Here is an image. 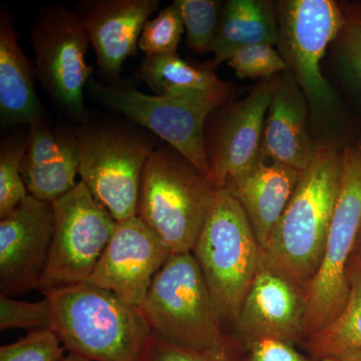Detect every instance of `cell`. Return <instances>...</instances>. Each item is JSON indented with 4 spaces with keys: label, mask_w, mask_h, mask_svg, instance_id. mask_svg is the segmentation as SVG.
I'll return each instance as SVG.
<instances>
[{
    "label": "cell",
    "mask_w": 361,
    "mask_h": 361,
    "mask_svg": "<svg viewBox=\"0 0 361 361\" xmlns=\"http://www.w3.org/2000/svg\"><path fill=\"white\" fill-rule=\"evenodd\" d=\"M341 165V191L324 255L305 291V341L334 322L350 296L348 266L361 224V146L343 149Z\"/></svg>",
    "instance_id": "8"
},
{
    "label": "cell",
    "mask_w": 361,
    "mask_h": 361,
    "mask_svg": "<svg viewBox=\"0 0 361 361\" xmlns=\"http://www.w3.org/2000/svg\"><path fill=\"white\" fill-rule=\"evenodd\" d=\"M70 135H56L44 120L30 126L27 144L21 166L33 167L59 160L65 152Z\"/></svg>",
    "instance_id": "32"
},
{
    "label": "cell",
    "mask_w": 361,
    "mask_h": 361,
    "mask_svg": "<svg viewBox=\"0 0 361 361\" xmlns=\"http://www.w3.org/2000/svg\"><path fill=\"white\" fill-rule=\"evenodd\" d=\"M277 40L274 2L228 0L223 4L219 27L211 51L214 54L211 65L216 68L249 45H274Z\"/></svg>",
    "instance_id": "20"
},
{
    "label": "cell",
    "mask_w": 361,
    "mask_h": 361,
    "mask_svg": "<svg viewBox=\"0 0 361 361\" xmlns=\"http://www.w3.org/2000/svg\"><path fill=\"white\" fill-rule=\"evenodd\" d=\"M187 30L188 47L197 54L212 51L223 4L217 0H175Z\"/></svg>",
    "instance_id": "26"
},
{
    "label": "cell",
    "mask_w": 361,
    "mask_h": 361,
    "mask_svg": "<svg viewBox=\"0 0 361 361\" xmlns=\"http://www.w3.org/2000/svg\"><path fill=\"white\" fill-rule=\"evenodd\" d=\"M75 137L78 175L92 196L116 222L137 216L142 172L153 146L141 135L115 126L85 123Z\"/></svg>",
    "instance_id": "11"
},
{
    "label": "cell",
    "mask_w": 361,
    "mask_h": 361,
    "mask_svg": "<svg viewBox=\"0 0 361 361\" xmlns=\"http://www.w3.org/2000/svg\"><path fill=\"white\" fill-rule=\"evenodd\" d=\"M278 75L259 80L250 94L223 113L211 154V180L220 189L235 176L250 169L261 155L266 116Z\"/></svg>",
    "instance_id": "15"
},
{
    "label": "cell",
    "mask_w": 361,
    "mask_h": 361,
    "mask_svg": "<svg viewBox=\"0 0 361 361\" xmlns=\"http://www.w3.org/2000/svg\"><path fill=\"white\" fill-rule=\"evenodd\" d=\"M350 262L357 266L361 269V224L358 230L357 236H356L355 248H353V257Z\"/></svg>",
    "instance_id": "35"
},
{
    "label": "cell",
    "mask_w": 361,
    "mask_h": 361,
    "mask_svg": "<svg viewBox=\"0 0 361 361\" xmlns=\"http://www.w3.org/2000/svg\"><path fill=\"white\" fill-rule=\"evenodd\" d=\"M350 296L341 315L329 326L308 337L302 344L311 361L350 349H361V269L353 262L348 266Z\"/></svg>",
    "instance_id": "22"
},
{
    "label": "cell",
    "mask_w": 361,
    "mask_h": 361,
    "mask_svg": "<svg viewBox=\"0 0 361 361\" xmlns=\"http://www.w3.org/2000/svg\"><path fill=\"white\" fill-rule=\"evenodd\" d=\"M239 78H269L286 71L284 59L270 44H254L235 52L228 61Z\"/></svg>",
    "instance_id": "30"
},
{
    "label": "cell",
    "mask_w": 361,
    "mask_h": 361,
    "mask_svg": "<svg viewBox=\"0 0 361 361\" xmlns=\"http://www.w3.org/2000/svg\"><path fill=\"white\" fill-rule=\"evenodd\" d=\"M49 329L68 353L90 361H139L152 334L141 308L89 283L44 294Z\"/></svg>",
    "instance_id": "2"
},
{
    "label": "cell",
    "mask_w": 361,
    "mask_h": 361,
    "mask_svg": "<svg viewBox=\"0 0 361 361\" xmlns=\"http://www.w3.org/2000/svg\"><path fill=\"white\" fill-rule=\"evenodd\" d=\"M172 255L137 216L116 223L115 232L85 283L142 308L157 273Z\"/></svg>",
    "instance_id": "12"
},
{
    "label": "cell",
    "mask_w": 361,
    "mask_h": 361,
    "mask_svg": "<svg viewBox=\"0 0 361 361\" xmlns=\"http://www.w3.org/2000/svg\"><path fill=\"white\" fill-rule=\"evenodd\" d=\"M87 90L106 108L155 133L211 180L204 126L207 118L225 103L231 87L215 92L175 90L147 94L129 85H103L92 78Z\"/></svg>",
    "instance_id": "6"
},
{
    "label": "cell",
    "mask_w": 361,
    "mask_h": 361,
    "mask_svg": "<svg viewBox=\"0 0 361 361\" xmlns=\"http://www.w3.org/2000/svg\"><path fill=\"white\" fill-rule=\"evenodd\" d=\"M27 137L11 135L0 146V219L8 215L28 196L21 163L25 154Z\"/></svg>",
    "instance_id": "25"
},
{
    "label": "cell",
    "mask_w": 361,
    "mask_h": 361,
    "mask_svg": "<svg viewBox=\"0 0 361 361\" xmlns=\"http://www.w3.org/2000/svg\"><path fill=\"white\" fill-rule=\"evenodd\" d=\"M341 7L343 25L331 45L337 71L361 113V4Z\"/></svg>",
    "instance_id": "24"
},
{
    "label": "cell",
    "mask_w": 361,
    "mask_h": 361,
    "mask_svg": "<svg viewBox=\"0 0 361 361\" xmlns=\"http://www.w3.org/2000/svg\"><path fill=\"white\" fill-rule=\"evenodd\" d=\"M65 349L52 330H32L20 341L2 345L0 361H61Z\"/></svg>",
    "instance_id": "29"
},
{
    "label": "cell",
    "mask_w": 361,
    "mask_h": 361,
    "mask_svg": "<svg viewBox=\"0 0 361 361\" xmlns=\"http://www.w3.org/2000/svg\"><path fill=\"white\" fill-rule=\"evenodd\" d=\"M341 175V153L332 145H318L264 251L266 264L304 291L322 264Z\"/></svg>",
    "instance_id": "1"
},
{
    "label": "cell",
    "mask_w": 361,
    "mask_h": 361,
    "mask_svg": "<svg viewBox=\"0 0 361 361\" xmlns=\"http://www.w3.org/2000/svg\"><path fill=\"white\" fill-rule=\"evenodd\" d=\"M35 68L18 44L13 16L0 13V120L4 127L44 120L35 89Z\"/></svg>",
    "instance_id": "19"
},
{
    "label": "cell",
    "mask_w": 361,
    "mask_h": 361,
    "mask_svg": "<svg viewBox=\"0 0 361 361\" xmlns=\"http://www.w3.org/2000/svg\"><path fill=\"white\" fill-rule=\"evenodd\" d=\"M215 68L196 66L180 59L178 54L145 56L137 71V78L148 85L155 94L175 90L215 92L231 87L216 75Z\"/></svg>",
    "instance_id": "21"
},
{
    "label": "cell",
    "mask_w": 361,
    "mask_h": 361,
    "mask_svg": "<svg viewBox=\"0 0 361 361\" xmlns=\"http://www.w3.org/2000/svg\"><path fill=\"white\" fill-rule=\"evenodd\" d=\"M242 361H311L295 345L278 339H262L247 348Z\"/></svg>",
    "instance_id": "33"
},
{
    "label": "cell",
    "mask_w": 361,
    "mask_h": 361,
    "mask_svg": "<svg viewBox=\"0 0 361 361\" xmlns=\"http://www.w3.org/2000/svg\"><path fill=\"white\" fill-rule=\"evenodd\" d=\"M78 170L80 156L77 137L70 135L65 152L59 160L33 167L21 166V175L30 196L52 204L77 186L78 182L75 178Z\"/></svg>",
    "instance_id": "23"
},
{
    "label": "cell",
    "mask_w": 361,
    "mask_h": 361,
    "mask_svg": "<svg viewBox=\"0 0 361 361\" xmlns=\"http://www.w3.org/2000/svg\"><path fill=\"white\" fill-rule=\"evenodd\" d=\"M184 30V21L174 1L161 9L155 18L147 21L140 37L139 49L149 56L176 54Z\"/></svg>",
    "instance_id": "28"
},
{
    "label": "cell",
    "mask_w": 361,
    "mask_h": 361,
    "mask_svg": "<svg viewBox=\"0 0 361 361\" xmlns=\"http://www.w3.org/2000/svg\"><path fill=\"white\" fill-rule=\"evenodd\" d=\"M300 172L262 155L245 172L231 178L224 189L245 212L265 251L273 229L290 201Z\"/></svg>",
    "instance_id": "18"
},
{
    "label": "cell",
    "mask_w": 361,
    "mask_h": 361,
    "mask_svg": "<svg viewBox=\"0 0 361 361\" xmlns=\"http://www.w3.org/2000/svg\"><path fill=\"white\" fill-rule=\"evenodd\" d=\"M192 253L223 324L233 326L263 264L264 251L243 209L224 188L217 189L212 211Z\"/></svg>",
    "instance_id": "4"
},
{
    "label": "cell",
    "mask_w": 361,
    "mask_h": 361,
    "mask_svg": "<svg viewBox=\"0 0 361 361\" xmlns=\"http://www.w3.org/2000/svg\"><path fill=\"white\" fill-rule=\"evenodd\" d=\"M52 204L32 196L0 219V290L11 296L39 288L51 246Z\"/></svg>",
    "instance_id": "14"
},
{
    "label": "cell",
    "mask_w": 361,
    "mask_h": 361,
    "mask_svg": "<svg viewBox=\"0 0 361 361\" xmlns=\"http://www.w3.org/2000/svg\"><path fill=\"white\" fill-rule=\"evenodd\" d=\"M61 361H90L87 360V358L84 357V356H80L78 355H73V353H68V355H65V357L63 358Z\"/></svg>",
    "instance_id": "36"
},
{
    "label": "cell",
    "mask_w": 361,
    "mask_h": 361,
    "mask_svg": "<svg viewBox=\"0 0 361 361\" xmlns=\"http://www.w3.org/2000/svg\"><path fill=\"white\" fill-rule=\"evenodd\" d=\"M278 51L286 71L302 90L317 121L332 120L338 109L334 89L325 80L322 61L344 23L341 4L334 0L274 2Z\"/></svg>",
    "instance_id": "7"
},
{
    "label": "cell",
    "mask_w": 361,
    "mask_h": 361,
    "mask_svg": "<svg viewBox=\"0 0 361 361\" xmlns=\"http://www.w3.org/2000/svg\"><path fill=\"white\" fill-rule=\"evenodd\" d=\"M141 310L152 334L178 345L220 350L234 341L225 331L193 253L169 257L154 278Z\"/></svg>",
    "instance_id": "5"
},
{
    "label": "cell",
    "mask_w": 361,
    "mask_h": 361,
    "mask_svg": "<svg viewBox=\"0 0 361 361\" xmlns=\"http://www.w3.org/2000/svg\"><path fill=\"white\" fill-rule=\"evenodd\" d=\"M30 32L35 78L63 115L85 125V87L94 68L85 59L90 42L80 16L66 6H44Z\"/></svg>",
    "instance_id": "10"
},
{
    "label": "cell",
    "mask_w": 361,
    "mask_h": 361,
    "mask_svg": "<svg viewBox=\"0 0 361 361\" xmlns=\"http://www.w3.org/2000/svg\"><path fill=\"white\" fill-rule=\"evenodd\" d=\"M159 0H85L77 11L96 52L97 63L113 84L120 78L123 65L137 54L140 37Z\"/></svg>",
    "instance_id": "16"
},
{
    "label": "cell",
    "mask_w": 361,
    "mask_h": 361,
    "mask_svg": "<svg viewBox=\"0 0 361 361\" xmlns=\"http://www.w3.org/2000/svg\"><path fill=\"white\" fill-rule=\"evenodd\" d=\"M52 210L51 246L37 288L44 295L85 283L118 223L82 180L54 201Z\"/></svg>",
    "instance_id": "9"
},
{
    "label": "cell",
    "mask_w": 361,
    "mask_h": 361,
    "mask_svg": "<svg viewBox=\"0 0 361 361\" xmlns=\"http://www.w3.org/2000/svg\"><path fill=\"white\" fill-rule=\"evenodd\" d=\"M245 350L236 339L220 350L194 349L178 345L151 334L139 361H242Z\"/></svg>",
    "instance_id": "27"
},
{
    "label": "cell",
    "mask_w": 361,
    "mask_h": 361,
    "mask_svg": "<svg viewBox=\"0 0 361 361\" xmlns=\"http://www.w3.org/2000/svg\"><path fill=\"white\" fill-rule=\"evenodd\" d=\"M322 361H361V349H350L327 356Z\"/></svg>",
    "instance_id": "34"
},
{
    "label": "cell",
    "mask_w": 361,
    "mask_h": 361,
    "mask_svg": "<svg viewBox=\"0 0 361 361\" xmlns=\"http://www.w3.org/2000/svg\"><path fill=\"white\" fill-rule=\"evenodd\" d=\"M49 329V308L47 299L39 302H25L0 295V329Z\"/></svg>",
    "instance_id": "31"
},
{
    "label": "cell",
    "mask_w": 361,
    "mask_h": 361,
    "mask_svg": "<svg viewBox=\"0 0 361 361\" xmlns=\"http://www.w3.org/2000/svg\"><path fill=\"white\" fill-rule=\"evenodd\" d=\"M310 111L305 94L291 75L286 71L279 73L261 142L266 160L298 172L310 166L318 148L308 132Z\"/></svg>",
    "instance_id": "17"
},
{
    "label": "cell",
    "mask_w": 361,
    "mask_h": 361,
    "mask_svg": "<svg viewBox=\"0 0 361 361\" xmlns=\"http://www.w3.org/2000/svg\"><path fill=\"white\" fill-rule=\"evenodd\" d=\"M305 315V291L263 261L233 324L231 336L244 350L268 338L303 344Z\"/></svg>",
    "instance_id": "13"
},
{
    "label": "cell",
    "mask_w": 361,
    "mask_h": 361,
    "mask_svg": "<svg viewBox=\"0 0 361 361\" xmlns=\"http://www.w3.org/2000/svg\"><path fill=\"white\" fill-rule=\"evenodd\" d=\"M217 188L172 147L154 149L142 172L137 216L173 254L192 253Z\"/></svg>",
    "instance_id": "3"
}]
</instances>
